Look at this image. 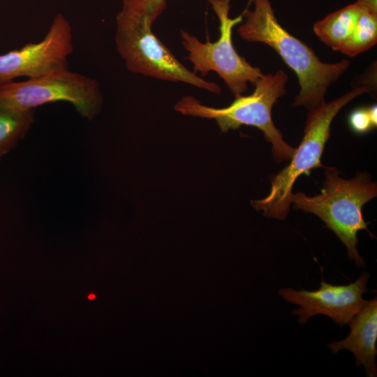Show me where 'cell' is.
<instances>
[{"instance_id":"obj_1","label":"cell","mask_w":377,"mask_h":377,"mask_svg":"<svg viewBox=\"0 0 377 377\" xmlns=\"http://www.w3.org/2000/svg\"><path fill=\"white\" fill-rule=\"evenodd\" d=\"M250 1L253 8H246L242 14L245 20L237 29L239 36L247 42L269 45L295 73L300 89L293 106H303L310 111L323 105L327 89L348 70L350 61H321L309 46L279 23L269 0Z\"/></svg>"},{"instance_id":"obj_2","label":"cell","mask_w":377,"mask_h":377,"mask_svg":"<svg viewBox=\"0 0 377 377\" xmlns=\"http://www.w3.org/2000/svg\"><path fill=\"white\" fill-rule=\"evenodd\" d=\"M325 179L320 194L309 196L302 192L293 193L294 208L315 214L323 221L345 245L348 258L359 267L365 262L359 254L357 232L367 228L362 207L377 195L376 184L366 172H357L354 178L346 179L339 176L335 167H325Z\"/></svg>"},{"instance_id":"obj_3","label":"cell","mask_w":377,"mask_h":377,"mask_svg":"<svg viewBox=\"0 0 377 377\" xmlns=\"http://www.w3.org/2000/svg\"><path fill=\"white\" fill-rule=\"evenodd\" d=\"M287 80L285 72L279 70L274 74H263L254 84L253 94L235 97L228 107H208L195 98L186 96L176 103L175 109L184 115L215 119L223 133L242 125L256 127L271 143L275 161H289L295 149L283 140L272 118V107L286 92Z\"/></svg>"},{"instance_id":"obj_4","label":"cell","mask_w":377,"mask_h":377,"mask_svg":"<svg viewBox=\"0 0 377 377\" xmlns=\"http://www.w3.org/2000/svg\"><path fill=\"white\" fill-rule=\"evenodd\" d=\"M372 91L367 86L357 87L330 103L308 111L302 140L295 149L290 163L272 178L269 194L263 199L251 200L252 206L257 211H263L266 217L286 219L297 179L303 174L309 175L312 169L325 167L320 159L337 114L357 96Z\"/></svg>"},{"instance_id":"obj_5","label":"cell","mask_w":377,"mask_h":377,"mask_svg":"<svg viewBox=\"0 0 377 377\" xmlns=\"http://www.w3.org/2000/svg\"><path fill=\"white\" fill-rule=\"evenodd\" d=\"M145 16L121 12L116 17L114 41L118 54L131 73L164 81L184 82L214 94L220 87L184 66L153 34Z\"/></svg>"},{"instance_id":"obj_6","label":"cell","mask_w":377,"mask_h":377,"mask_svg":"<svg viewBox=\"0 0 377 377\" xmlns=\"http://www.w3.org/2000/svg\"><path fill=\"white\" fill-rule=\"evenodd\" d=\"M57 101L71 103L80 115L92 120L101 112L103 96L97 80L68 68L0 85L1 106L28 110Z\"/></svg>"},{"instance_id":"obj_7","label":"cell","mask_w":377,"mask_h":377,"mask_svg":"<svg viewBox=\"0 0 377 377\" xmlns=\"http://www.w3.org/2000/svg\"><path fill=\"white\" fill-rule=\"evenodd\" d=\"M208 1L219 21L218 40L202 43L195 36L181 30L182 44L188 52V59L195 73L204 77L210 71L216 73L237 97L246 91L249 82L254 85L263 73L240 56L233 46L232 29L243 22L242 15L230 17V0Z\"/></svg>"},{"instance_id":"obj_8","label":"cell","mask_w":377,"mask_h":377,"mask_svg":"<svg viewBox=\"0 0 377 377\" xmlns=\"http://www.w3.org/2000/svg\"><path fill=\"white\" fill-rule=\"evenodd\" d=\"M73 50L71 26L58 13L43 40L0 54V85L19 77H34L68 68V58Z\"/></svg>"},{"instance_id":"obj_9","label":"cell","mask_w":377,"mask_h":377,"mask_svg":"<svg viewBox=\"0 0 377 377\" xmlns=\"http://www.w3.org/2000/svg\"><path fill=\"white\" fill-rule=\"evenodd\" d=\"M369 276V273L363 272L355 282L343 286H334L323 279L316 290L286 288L279 290V294L286 302L300 306L292 312L299 316L300 324L306 323L316 314H323L343 326L348 324L367 303L362 295L367 292Z\"/></svg>"},{"instance_id":"obj_10","label":"cell","mask_w":377,"mask_h":377,"mask_svg":"<svg viewBox=\"0 0 377 377\" xmlns=\"http://www.w3.org/2000/svg\"><path fill=\"white\" fill-rule=\"evenodd\" d=\"M348 324L350 327L349 335L341 341L330 343L329 348L334 354L343 349L351 351L355 355L357 366L362 364L368 376H376V297L367 301Z\"/></svg>"},{"instance_id":"obj_11","label":"cell","mask_w":377,"mask_h":377,"mask_svg":"<svg viewBox=\"0 0 377 377\" xmlns=\"http://www.w3.org/2000/svg\"><path fill=\"white\" fill-rule=\"evenodd\" d=\"M364 10L356 1L316 22L313 31L323 43L338 51L354 31Z\"/></svg>"},{"instance_id":"obj_12","label":"cell","mask_w":377,"mask_h":377,"mask_svg":"<svg viewBox=\"0 0 377 377\" xmlns=\"http://www.w3.org/2000/svg\"><path fill=\"white\" fill-rule=\"evenodd\" d=\"M35 121V110H19L0 105V161L27 135Z\"/></svg>"},{"instance_id":"obj_13","label":"cell","mask_w":377,"mask_h":377,"mask_svg":"<svg viewBox=\"0 0 377 377\" xmlns=\"http://www.w3.org/2000/svg\"><path fill=\"white\" fill-rule=\"evenodd\" d=\"M377 41V13L365 9L349 38L339 47V52L348 57L363 53Z\"/></svg>"},{"instance_id":"obj_14","label":"cell","mask_w":377,"mask_h":377,"mask_svg":"<svg viewBox=\"0 0 377 377\" xmlns=\"http://www.w3.org/2000/svg\"><path fill=\"white\" fill-rule=\"evenodd\" d=\"M166 6V0H123L121 11L130 15L145 16L154 23Z\"/></svg>"},{"instance_id":"obj_15","label":"cell","mask_w":377,"mask_h":377,"mask_svg":"<svg viewBox=\"0 0 377 377\" xmlns=\"http://www.w3.org/2000/svg\"><path fill=\"white\" fill-rule=\"evenodd\" d=\"M377 107H361L353 110L348 115V123L351 131L356 134H365L377 126Z\"/></svg>"},{"instance_id":"obj_16","label":"cell","mask_w":377,"mask_h":377,"mask_svg":"<svg viewBox=\"0 0 377 377\" xmlns=\"http://www.w3.org/2000/svg\"><path fill=\"white\" fill-rule=\"evenodd\" d=\"M365 9L377 13L376 0H357Z\"/></svg>"},{"instance_id":"obj_17","label":"cell","mask_w":377,"mask_h":377,"mask_svg":"<svg viewBox=\"0 0 377 377\" xmlns=\"http://www.w3.org/2000/svg\"><path fill=\"white\" fill-rule=\"evenodd\" d=\"M89 299H94V295H89Z\"/></svg>"}]
</instances>
